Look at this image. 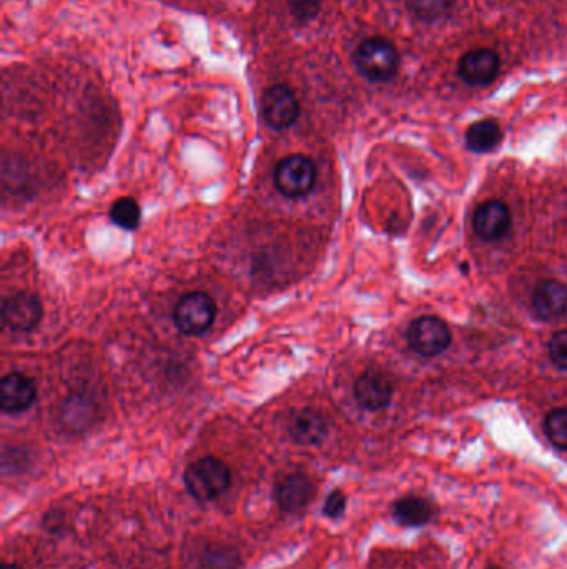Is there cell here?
Listing matches in <instances>:
<instances>
[{
	"label": "cell",
	"instance_id": "277c9868",
	"mask_svg": "<svg viewBox=\"0 0 567 569\" xmlns=\"http://www.w3.org/2000/svg\"><path fill=\"white\" fill-rule=\"evenodd\" d=\"M316 184V167L306 155L283 159L275 170V187L286 198L305 197Z\"/></svg>",
	"mask_w": 567,
	"mask_h": 569
},
{
	"label": "cell",
	"instance_id": "9c48e42d",
	"mask_svg": "<svg viewBox=\"0 0 567 569\" xmlns=\"http://www.w3.org/2000/svg\"><path fill=\"white\" fill-rule=\"evenodd\" d=\"M474 232L484 240H499L511 227V212L499 200H488L479 205L473 217Z\"/></svg>",
	"mask_w": 567,
	"mask_h": 569
},
{
	"label": "cell",
	"instance_id": "d6986e66",
	"mask_svg": "<svg viewBox=\"0 0 567 569\" xmlns=\"http://www.w3.org/2000/svg\"><path fill=\"white\" fill-rule=\"evenodd\" d=\"M544 431L559 450H567V408H556L546 416Z\"/></svg>",
	"mask_w": 567,
	"mask_h": 569
},
{
	"label": "cell",
	"instance_id": "ba28073f",
	"mask_svg": "<svg viewBox=\"0 0 567 569\" xmlns=\"http://www.w3.org/2000/svg\"><path fill=\"white\" fill-rule=\"evenodd\" d=\"M499 72V57L491 49H474L459 60L458 74L469 85H488Z\"/></svg>",
	"mask_w": 567,
	"mask_h": 569
},
{
	"label": "cell",
	"instance_id": "9a60e30c",
	"mask_svg": "<svg viewBox=\"0 0 567 569\" xmlns=\"http://www.w3.org/2000/svg\"><path fill=\"white\" fill-rule=\"evenodd\" d=\"M393 518L403 526H423L433 518V506L421 496H405L393 503Z\"/></svg>",
	"mask_w": 567,
	"mask_h": 569
},
{
	"label": "cell",
	"instance_id": "4fadbf2b",
	"mask_svg": "<svg viewBox=\"0 0 567 569\" xmlns=\"http://www.w3.org/2000/svg\"><path fill=\"white\" fill-rule=\"evenodd\" d=\"M288 431L298 445L315 446L320 445L328 435V423L320 411L303 408L291 416Z\"/></svg>",
	"mask_w": 567,
	"mask_h": 569
},
{
	"label": "cell",
	"instance_id": "30bf717a",
	"mask_svg": "<svg viewBox=\"0 0 567 569\" xmlns=\"http://www.w3.org/2000/svg\"><path fill=\"white\" fill-rule=\"evenodd\" d=\"M37 388L34 381L22 373L5 375L0 383V406L5 413H22L34 405Z\"/></svg>",
	"mask_w": 567,
	"mask_h": 569
},
{
	"label": "cell",
	"instance_id": "6da1fadb",
	"mask_svg": "<svg viewBox=\"0 0 567 569\" xmlns=\"http://www.w3.org/2000/svg\"><path fill=\"white\" fill-rule=\"evenodd\" d=\"M232 485V471L225 461L215 456H205L195 461L185 471L188 493L198 501L215 500Z\"/></svg>",
	"mask_w": 567,
	"mask_h": 569
},
{
	"label": "cell",
	"instance_id": "3957f363",
	"mask_svg": "<svg viewBox=\"0 0 567 569\" xmlns=\"http://www.w3.org/2000/svg\"><path fill=\"white\" fill-rule=\"evenodd\" d=\"M217 317V305L212 297L203 292L187 293L177 303L173 318L180 332L185 335H202L212 327Z\"/></svg>",
	"mask_w": 567,
	"mask_h": 569
},
{
	"label": "cell",
	"instance_id": "7a4b0ae2",
	"mask_svg": "<svg viewBox=\"0 0 567 569\" xmlns=\"http://www.w3.org/2000/svg\"><path fill=\"white\" fill-rule=\"evenodd\" d=\"M355 65L358 72L371 82H386L398 72L400 54L390 40L370 37L358 45Z\"/></svg>",
	"mask_w": 567,
	"mask_h": 569
},
{
	"label": "cell",
	"instance_id": "cb8c5ba5",
	"mask_svg": "<svg viewBox=\"0 0 567 569\" xmlns=\"http://www.w3.org/2000/svg\"><path fill=\"white\" fill-rule=\"evenodd\" d=\"M0 569H20L17 565H4Z\"/></svg>",
	"mask_w": 567,
	"mask_h": 569
},
{
	"label": "cell",
	"instance_id": "7c38bea8",
	"mask_svg": "<svg viewBox=\"0 0 567 569\" xmlns=\"http://www.w3.org/2000/svg\"><path fill=\"white\" fill-rule=\"evenodd\" d=\"M355 398L365 410H383L393 398V386L381 373L366 372L356 380Z\"/></svg>",
	"mask_w": 567,
	"mask_h": 569
},
{
	"label": "cell",
	"instance_id": "44dd1931",
	"mask_svg": "<svg viewBox=\"0 0 567 569\" xmlns=\"http://www.w3.org/2000/svg\"><path fill=\"white\" fill-rule=\"evenodd\" d=\"M549 357L553 360L554 365L567 370V330L554 333L551 342H549Z\"/></svg>",
	"mask_w": 567,
	"mask_h": 569
},
{
	"label": "cell",
	"instance_id": "ffe728a7",
	"mask_svg": "<svg viewBox=\"0 0 567 569\" xmlns=\"http://www.w3.org/2000/svg\"><path fill=\"white\" fill-rule=\"evenodd\" d=\"M449 4L451 0H411V9L415 10V14L421 19L433 20L443 15Z\"/></svg>",
	"mask_w": 567,
	"mask_h": 569
},
{
	"label": "cell",
	"instance_id": "2e32d148",
	"mask_svg": "<svg viewBox=\"0 0 567 569\" xmlns=\"http://www.w3.org/2000/svg\"><path fill=\"white\" fill-rule=\"evenodd\" d=\"M94 416V406L87 398L79 395L70 396L69 400L65 401L64 406H62L60 423L67 431L82 433L92 426Z\"/></svg>",
	"mask_w": 567,
	"mask_h": 569
},
{
	"label": "cell",
	"instance_id": "7402d4cb",
	"mask_svg": "<svg viewBox=\"0 0 567 569\" xmlns=\"http://www.w3.org/2000/svg\"><path fill=\"white\" fill-rule=\"evenodd\" d=\"M346 510V496L341 490L331 491L328 498L325 500V505H323V513H325L331 520H336L343 516Z\"/></svg>",
	"mask_w": 567,
	"mask_h": 569
},
{
	"label": "cell",
	"instance_id": "ac0fdd59",
	"mask_svg": "<svg viewBox=\"0 0 567 569\" xmlns=\"http://www.w3.org/2000/svg\"><path fill=\"white\" fill-rule=\"evenodd\" d=\"M140 217H142V210H140L139 202L132 197L119 198L110 208L112 222L129 232H134L139 228Z\"/></svg>",
	"mask_w": 567,
	"mask_h": 569
},
{
	"label": "cell",
	"instance_id": "5bb4252c",
	"mask_svg": "<svg viewBox=\"0 0 567 569\" xmlns=\"http://www.w3.org/2000/svg\"><path fill=\"white\" fill-rule=\"evenodd\" d=\"M533 310L541 320H553L567 313V285L559 280H544L533 293Z\"/></svg>",
	"mask_w": 567,
	"mask_h": 569
},
{
	"label": "cell",
	"instance_id": "603a6c76",
	"mask_svg": "<svg viewBox=\"0 0 567 569\" xmlns=\"http://www.w3.org/2000/svg\"><path fill=\"white\" fill-rule=\"evenodd\" d=\"M293 12L291 14L298 15L300 19L308 20L315 17L320 0H288Z\"/></svg>",
	"mask_w": 567,
	"mask_h": 569
},
{
	"label": "cell",
	"instance_id": "e0dca14e",
	"mask_svg": "<svg viewBox=\"0 0 567 569\" xmlns=\"http://www.w3.org/2000/svg\"><path fill=\"white\" fill-rule=\"evenodd\" d=\"M501 137H503V132H501L498 122L479 120L469 127L468 134H466V145H468L469 150L484 154V152H489L494 147H498Z\"/></svg>",
	"mask_w": 567,
	"mask_h": 569
},
{
	"label": "cell",
	"instance_id": "8992f818",
	"mask_svg": "<svg viewBox=\"0 0 567 569\" xmlns=\"http://www.w3.org/2000/svg\"><path fill=\"white\" fill-rule=\"evenodd\" d=\"M262 114L272 129L285 130L298 119L300 104L290 87L273 85L263 95Z\"/></svg>",
	"mask_w": 567,
	"mask_h": 569
},
{
	"label": "cell",
	"instance_id": "52a82bcc",
	"mask_svg": "<svg viewBox=\"0 0 567 569\" xmlns=\"http://www.w3.org/2000/svg\"><path fill=\"white\" fill-rule=\"evenodd\" d=\"M2 320L5 327L14 332H30L42 320V303L32 293H17L7 298L2 307Z\"/></svg>",
	"mask_w": 567,
	"mask_h": 569
},
{
	"label": "cell",
	"instance_id": "5b68a950",
	"mask_svg": "<svg viewBox=\"0 0 567 569\" xmlns=\"http://www.w3.org/2000/svg\"><path fill=\"white\" fill-rule=\"evenodd\" d=\"M451 343V332L441 318L421 317L408 328V345L421 357H436L446 352Z\"/></svg>",
	"mask_w": 567,
	"mask_h": 569
},
{
	"label": "cell",
	"instance_id": "d4e9b609",
	"mask_svg": "<svg viewBox=\"0 0 567 569\" xmlns=\"http://www.w3.org/2000/svg\"><path fill=\"white\" fill-rule=\"evenodd\" d=\"M488 569H503V568H498V566H491V568Z\"/></svg>",
	"mask_w": 567,
	"mask_h": 569
},
{
	"label": "cell",
	"instance_id": "8fae6325",
	"mask_svg": "<svg viewBox=\"0 0 567 569\" xmlns=\"http://www.w3.org/2000/svg\"><path fill=\"white\" fill-rule=\"evenodd\" d=\"M313 495H315L313 483L303 473H291L285 476L275 490L278 506L285 513H300L301 510H305Z\"/></svg>",
	"mask_w": 567,
	"mask_h": 569
}]
</instances>
